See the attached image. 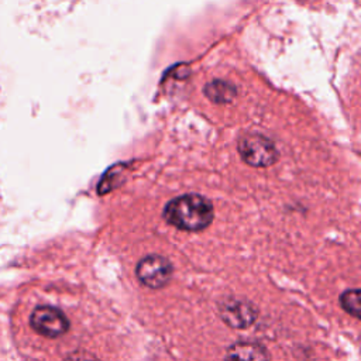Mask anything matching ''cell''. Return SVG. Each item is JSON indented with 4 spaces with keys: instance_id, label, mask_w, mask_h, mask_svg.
<instances>
[{
    "instance_id": "ba28073f",
    "label": "cell",
    "mask_w": 361,
    "mask_h": 361,
    "mask_svg": "<svg viewBox=\"0 0 361 361\" xmlns=\"http://www.w3.org/2000/svg\"><path fill=\"white\" fill-rule=\"evenodd\" d=\"M343 309L350 313L354 317H360V290L358 289H351L345 290L341 298H340Z\"/></svg>"
},
{
    "instance_id": "52a82bcc",
    "label": "cell",
    "mask_w": 361,
    "mask_h": 361,
    "mask_svg": "<svg viewBox=\"0 0 361 361\" xmlns=\"http://www.w3.org/2000/svg\"><path fill=\"white\" fill-rule=\"evenodd\" d=\"M235 90L231 85L226 83V82H221V80H216V82H212L207 85L206 87V94L214 100V102H228L233 99Z\"/></svg>"
},
{
    "instance_id": "5b68a950",
    "label": "cell",
    "mask_w": 361,
    "mask_h": 361,
    "mask_svg": "<svg viewBox=\"0 0 361 361\" xmlns=\"http://www.w3.org/2000/svg\"><path fill=\"white\" fill-rule=\"evenodd\" d=\"M220 314L227 324L244 329L255 320L257 313L251 303L241 302L238 299H227L220 305Z\"/></svg>"
},
{
    "instance_id": "6da1fadb",
    "label": "cell",
    "mask_w": 361,
    "mask_h": 361,
    "mask_svg": "<svg viewBox=\"0 0 361 361\" xmlns=\"http://www.w3.org/2000/svg\"><path fill=\"white\" fill-rule=\"evenodd\" d=\"M213 206L200 195H182L172 199L164 209L165 220L185 231L206 228L213 220Z\"/></svg>"
},
{
    "instance_id": "3957f363",
    "label": "cell",
    "mask_w": 361,
    "mask_h": 361,
    "mask_svg": "<svg viewBox=\"0 0 361 361\" xmlns=\"http://www.w3.org/2000/svg\"><path fill=\"white\" fill-rule=\"evenodd\" d=\"M31 327L45 337H59L69 329V322L62 310L49 305L37 306L30 317Z\"/></svg>"
},
{
    "instance_id": "277c9868",
    "label": "cell",
    "mask_w": 361,
    "mask_h": 361,
    "mask_svg": "<svg viewBox=\"0 0 361 361\" xmlns=\"http://www.w3.org/2000/svg\"><path fill=\"white\" fill-rule=\"evenodd\" d=\"M135 274L141 283L158 289L169 282L172 276V264L162 255H147L137 264Z\"/></svg>"
},
{
    "instance_id": "9c48e42d",
    "label": "cell",
    "mask_w": 361,
    "mask_h": 361,
    "mask_svg": "<svg viewBox=\"0 0 361 361\" xmlns=\"http://www.w3.org/2000/svg\"><path fill=\"white\" fill-rule=\"evenodd\" d=\"M65 361H99L92 353L89 351H85V350H78V351H73L71 353Z\"/></svg>"
},
{
    "instance_id": "8992f818",
    "label": "cell",
    "mask_w": 361,
    "mask_h": 361,
    "mask_svg": "<svg viewBox=\"0 0 361 361\" xmlns=\"http://www.w3.org/2000/svg\"><path fill=\"white\" fill-rule=\"evenodd\" d=\"M224 361H269V354L259 343L238 341L227 350Z\"/></svg>"
},
{
    "instance_id": "7a4b0ae2",
    "label": "cell",
    "mask_w": 361,
    "mask_h": 361,
    "mask_svg": "<svg viewBox=\"0 0 361 361\" xmlns=\"http://www.w3.org/2000/svg\"><path fill=\"white\" fill-rule=\"evenodd\" d=\"M238 152L241 158L252 166H269L276 158L275 145L261 134H250L240 140Z\"/></svg>"
}]
</instances>
